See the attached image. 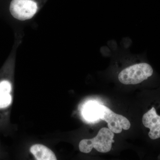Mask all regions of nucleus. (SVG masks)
I'll return each instance as SVG.
<instances>
[{"label":"nucleus","mask_w":160,"mask_h":160,"mask_svg":"<svg viewBox=\"0 0 160 160\" xmlns=\"http://www.w3.org/2000/svg\"><path fill=\"white\" fill-rule=\"evenodd\" d=\"M48 0H10L9 12L14 19L21 22L32 19L38 14Z\"/></svg>","instance_id":"obj_1"},{"label":"nucleus","mask_w":160,"mask_h":160,"mask_svg":"<svg viewBox=\"0 0 160 160\" xmlns=\"http://www.w3.org/2000/svg\"><path fill=\"white\" fill-rule=\"evenodd\" d=\"M153 73V69L148 63L136 62L122 69L118 73V78L124 85H137L148 79Z\"/></svg>","instance_id":"obj_2"},{"label":"nucleus","mask_w":160,"mask_h":160,"mask_svg":"<svg viewBox=\"0 0 160 160\" xmlns=\"http://www.w3.org/2000/svg\"><path fill=\"white\" fill-rule=\"evenodd\" d=\"M114 132L109 128H102L95 137L90 139H83L80 142L79 148L84 153H89L93 148L99 152L106 153L111 149L114 142Z\"/></svg>","instance_id":"obj_3"},{"label":"nucleus","mask_w":160,"mask_h":160,"mask_svg":"<svg viewBox=\"0 0 160 160\" xmlns=\"http://www.w3.org/2000/svg\"><path fill=\"white\" fill-rule=\"evenodd\" d=\"M99 118L108 123V128L115 133H119L122 129L128 130L131 126L128 119L118 114L108 107L99 105Z\"/></svg>","instance_id":"obj_4"},{"label":"nucleus","mask_w":160,"mask_h":160,"mask_svg":"<svg viewBox=\"0 0 160 160\" xmlns=\"http://www.w3.org/2000/svg\"><path fill=\"white\" fill-rule=\"evenodd\" d=\"M142 123L145 127L150 129L149 136L151 139L160 138V116L158 115L154 107L143 115Z\"/></svg>","instance_id":"obj_5"},{"label":"nucleus","mask_w":160,"mask_h":160,"mask_svg":"<svg viewBox=\"0 0 160 160\" xmlns=\"http://www.w3.org/2000/svg\"><path fill=\"white\" fill-rule=\"evenodd\" d=\"M30 152L38 160H56L57 159L53 152L48 147L40 144L33 145Z\"/></svg>","instance_id":"obj_6"},{"label":"nucleus","mask_w":160,"mask_h":160,"mask_svg":"<svg viewBox=\"0 0 160 160\" xmlns=\"http://www.w3.org/2000/svg\"><path fill=\"white\" fill-rule=\"evenodd\" d=\"M98 104L94 102L88 103L84 108L83 115L86 119L92 121L99 118Z\"/></svg>","instance_id":"obj_7"},{"label":"nucleus","mask_w":160,"mask_h":160,"mask_svg":"<svg viewBox=\"0 0 160 160\" xmlns=\"http://www.w3.org/2000/svg\"><path fill=\"white\" fill-rule=\"evenodd\" d=\"M12 98L10 93L0 89V109H5L10 106Z\"/></svg>","instance_id":"obj_8"}]
</instances>
